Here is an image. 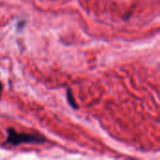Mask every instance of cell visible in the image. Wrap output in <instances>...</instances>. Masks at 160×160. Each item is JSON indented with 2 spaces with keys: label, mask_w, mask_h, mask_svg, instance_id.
Masks as SVG:
<instances>
[{
  "label": "cell",
  "mask_w": 160,
  "mask_h": 160,
  "mask_svg": "<svg viewBox=\"0 0 160 160\" xmlns=\"http://www.w3.org/2000/svg\"><path fill=\"white\" fill-rule=\"evenodd\" d=\"M2 90H3V85H2V82H0V99H1V95H2Z\"/></svg>",
  "instance_id": "obj_3"
},
{
  "label": "cell",
  "mask_w": 160,
  "mask_h": 160,
  "mask_svg": "<svg viewBox=\"0 0 160 160\" xmlns=\"http://www.w3.org/2000/svg\"><path fill=\"white\" fill-rule=\"evenodd\" d=\"M67 98H68V103L69 105L73 108V109H77V105L74 101V98L72 97V94H71V91L69 89H68V93H67Z\"/></svg>",
  "instance_id": "obj_2"
},
{
  "label": "cell",
  "mask_w": 160,
  "mask_h": 160,
  "mask_svg": "<svg viewBox=\"0 0 160 160\" xmlns=\"http://www.w3.org/2000/svg\"><path fill=\"white\" fill-rule=\"evenodd\" d=\"M8 138L6 143L11 144L13 146H18L20 144H41L46 142L44 136L38 132H17L13 128L7 129Z\"/></svg>",
  "instance_id": "obj_1"
}]
</instances>
